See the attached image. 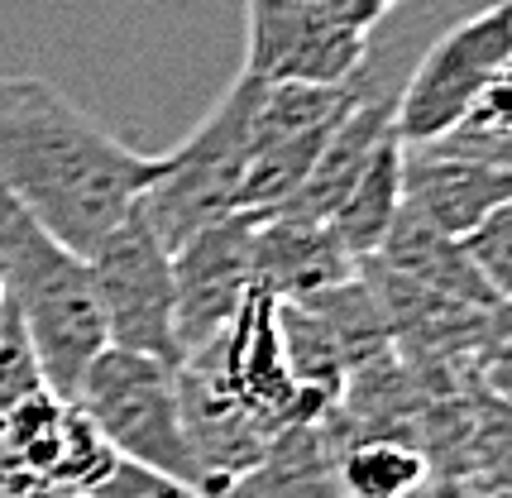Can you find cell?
<instances>
[{
  "instance_id": "obj_1",
  "label": "cell",
  "mask_w": 512,
  "mask_h": 498,
  "mask_svg": "<svg viewBox=\"0 0 512 498\" xmlns=\"http://www.w3.org/2000/svg\"><path fill=\"white\" fill-rule=\"evenodd\" d=\"M163 154H139L44 77H0V192L87 259L154 187Z\"/></svg>"
},
{
  "instance_id": "obj_2",
  "label": "cell",
  "mask_w": 512,
  "mask_h": 498,
  "mask_svg": "<svg viewBox=\"0 0 512 498\" xmlns=\"http://www.w3.org/2000/svg\"><path fill=\"white\" fill-rule=\"evenodd\" d=\"M0 293L34 350L44 388L58 403H72L82 374L106 350L91 269L82 254L58 245L5 192H0Z\"/></svg>"
},
{
  "instance_id": "obj_3",
  "label": "cell",
  "mask_w": 512,
  "mask_h": 498,
  "mask_svg": "<svg viewBox=\"0 0 512 498\" xmlns=\"http://www.w3.org/2000/svg\"><path fill=\"white\" fill-rule=\"evenodd\" d=\"M264 87V77L240 68L230 91L211 106V115L173 154H163L154 187L139 197V216L149 221V230L163 240L168 254L187 245L197 230L235 216L249 149H254V111H259Z\"/></svg>"
},
{
  "instance_id": "obj_4",
  "label": "cell",
  "mask_w": 512,
  "mask_h": 498,
  "mask_svg": "<svg viewBox=\"0 0 512 498\" xmlns=\"http://www.w3.org/2000/svg\"><path fill=\"white\" fill-rule=\"evenodd\" d=\"M77 408L120 460L201 489V465L182 417L178 364L106 345L77 384Z\"/></svg>"
},
{
  "instance_id": "obj_5",
  "label": "cell",
  "mask_w": 512,
  "mask_h": 498,
  "mask_svg": "<svg viewBox=\"0 0 512 498\" xmlns=\"http://www.w3.org/2000/svg\"><path fill=\"white\" fill-rule=\"evenodd\" d=\"M106 345L154 355L163 364H182L178 355V288H173V254L163 249L149 221L134 211L87 254Z\"/></svg>"
},
{
  "instance_id": "obj_6",
  "label": "cell",
  "mask_w": 512,
  "mask_h": 498,
  "mask_svg": "<svg viewBox=\"0 0 512 498\" xmlns=\"http://www.w3.org/2000/svg\"><path fill=\"white\" fill-rule=\"evenodd\" d=\"M512 58V0H493L489 10L446 29L407 72L393 106V130L402 144H431L465 125L479 106L493 72Z\"/></svg>"
},
{
  "instance_id": "obj_7",
  "label": "cell",
  "mask_w": 512,
  "mask_h": 498,
  "mask_svg": "<svg viewBox=\"0 0 512 498\" xmlns=\"http://www.w3.org/2000/svg\"><path fill=\"white\" fill-rule=\"evenodd\" d=\"M254 230L259 216H225L173 249L178 288V355L192 360L230 331L235 312L254 293Z\"/></svg>"
},
{
  "instance_id": "obj_8",
  "label": "cell",
  "mask_w": 512,
  "mask_h": 498,
  "mask_svg": "<svg viewBox=\"0 0 512 498\" xmlns=\"http://www.w3.org/2000/svg\"><path fill=\"white\" fill-rule=\"evenodd\" d=\"M369 63V34L331 20L312 0H249L245 68L264 82L340 87Z\"/></svg>"
},
{
  "instance_id": "obj_9",
  "label": "cell",
  "mask_w": 512,
  "mask_h": 498,
  "mask_svg": "<svg viewBox=\"0 0 512 498\" xmlns=\"http://www.w3.org/2000/svg\"><path fill=\"white\" fill-rule=\"evenodd\" d=\"M508 197L512 168L503 163L465 159L441 144H402V206L450 240H465Z\"/></svg>"
},
{
  "instance_id": "obj_10",
  "label": "cell",
  "mask_w": 512,
  "mask_h": 498,
  "mask_svg": "<svg viewBox=\"0 0 512 498\" xmlns=\"http://www.w3.org/2000/svg\"><path fill=\"white\" fill-rule=\"evenodd\" d=\"M359 278V264L340 249L326 221L302 216H259L254 230V288L273 302H302V297L331 293L340 283Z\"/></svg>"
},
{
  "instance_id": "obj_11",
  "label": "cell",
  "mask_w": 512,
  "mask_h": 498,
  "mask_svg": "<svg viewBox=\"0 0 512 498\" xmlns=\"http://www.w3.org/2000/svg\"><path fill=\"white\" fill-rule=\"evenodd\" d=\"M393 106H398V91H374L364 82L359 96L350 101V111L340 115V125L331 130L316 168L307 173V182L297 187V197H292L283 211H273V216L331 221V211L340 206V197L355 187L359 173L369 168V159L379 154L388 139H398V130H393Z\"/></svg>"
},
{
  "instance_id": "obj_12",
  "label": "cell",
  "mask_w": 512,
  "mask_h": 498,
  "mask_svg": "<svg viewBox=\"0 0 512 498\" xmlns=\"http://www.w3.org/2000/svg\"><path fill=\"white\" fill-rule=\"evenodd\" d=\"M374 259H379L383 273H393V278L412 283V288H426V293L465 302V307H479V312L493 307L489 288L479 283V273L469 269L460 240L431 230L426 221H417L407 206L398 211V221H393V230H388V240H383V249Z\"/></svg>"
},
{
  "instance_id": "obj_13",
  "label": "cell",
  "mask_w": 512,
  "mask_h": 498,
  "mask_svg": "<svg viewBox=\"0 0 512 498\" xmlns=\"http://www.w3.org/2000/svg\"><path fill=\"white\" fill-rule=\"evenodd\" d=\"M398 211H402V139H388L369 159V168L355 178V187L340 197V206L331 211L326 226L340 240V249L364 269L383 249Z\"/></svg>"
},
{
  "instance_id": "obj_14",
  "label": "cell",
  "mask_w": 512,
  "mask_h": 498,
  "mask_svg": "<svg viewBox=\"0 0 512 498\" xmlns=\"http://www.w3.org/2000/svg\"><path fill=\"white\" fill-rule=\"evenodd\" d=\"M431 479V460L407 436L379 431L355 436L335 451V489L340 498H422Z\"/></svg>"
},
{
  "instance_id": "obj_15",
  "label": "cell",
  "mask_w": 512,
  "mask_h": 498,
  "mask_svg": "<svg viewBox=\"0 0 512 498\" xmlns=\"http://www.w3.org/2000/svg\"><path fill=\"white\" fill-rule=\"evenodd\" d=\"M460 249H465L469 269L479 273V283L489 288L493 302H503L512 293V197L503 206H493L460 240Z\"/></svg>"
},
{
  "instance_id": "obj_16",
  "label": "cell",
  "mask_w": 512,
  "mask_h": 498,
  "mask_svg": "<svg viewBox=\"0 0 512 498\" xmlns=\"http://www.w3.org/2000/svg\"><path fill=\"white\" fill-rule=\"evenodd\" d=\"M87 498H211V494H201L192 484H178L168 475H154L144 465H130V460H115L111 475L101 479Z\"/></svg>"
},
{
  "instance_id": "obj_17",
  "label": "cell",
  "mask_w": 512,
  "mask_h": 498,
  "mask_svg": "<svg viewBox=\"0 0 512 498\" xmlns=\"http://www.w3.org/2000/svg\"><path fill=\"white\" fill-rule=\"evenodd\" d=\"M465 125H474V130H484V135L512 144V58L493 72V82L484 87V96H479V106L469 111Z\"/></svg>"
},
{
  "instance_id": "obj_18",
  "label": "cell",
  "mask_w": 512,
  "mask_h": 498,
  "mask_svg": "<svg viewBox=\"0 0 512 498\" xmlns=\"http://www.w3.org/2000/svg\"><path fill=\"white\" fill-rule=\"evenodd\" d=\"M489 350L479 355V379L489 388V398H498L512 412V336H489Z\"/></svg>"
},
{
  "instance_id": "obj_19",
  "label": "cell",
  "mask_w": 512,
  "mask_h": 498,
  "mask_svg": "<svg viewBox=\"0 0 512 498\" xmlns=\"http://www.w3.org/2000/svg\"><path fill=\"white\" fill-rule=\"evenodd\" d=\"M312 5H316V10H326L331 20L359 29V34H374V24L383 20V5H379V0H312Z\"/></svg>"
},
{
  "instance_id": "obj_20",
  "label": "cell",
  "mask_w": 512,
  "mask_h": 498,
  "mask_svg": "<svg viewBox=\"0 0 512 498\" xmlns=\"http://www.w3.org/2000/svg\"><path fill=\"white\" fill-rule=\"evenodd\" d=\"M489 336H512V293L489 307Z\"/></svg>"
},
{
  "instance_id": "obj_21",
  "label": "cell",
  "mask_w": 512,
  "mask_h": 498,
  "mask_svg": "<svg viewBox=\"0 0 512 498\" xmlns=\"http://www.w3.org/2000/svg\"><path fill=\"white\" fill-rule=\"evenodd\" d=\"M379 5H383V10H388V5H402V0H379Z\"/></svg>"
},
{
  "instance_id": "obj_22",
  "label": "cell",
  "mask_w": 512,
  "mask_h": 498,
  "mask_svg": "<svg viewBox=\"0 0 512 498\" xmlns=\"http://www.w3.org/2000/svg\"><path fill=\"white\" fill-rule=\"evenodd\" d=\"M0 302H5V293H0Z\"/></svg>"
}]
</instances>
